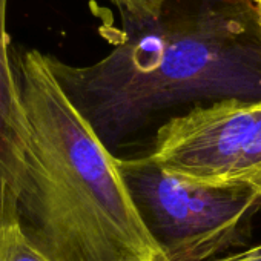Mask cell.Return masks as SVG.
<instances>
[{"mask_svg": "<svg viewBox=\"0 0 261 261\" xmlns=\"http://www.w3.org/2000/svg\"><path fill=\"white\" fill-rule=\"evenodd\" d=\"M123 27L115 48L92 65L45 54L63 92L109 149L166 109L261 100L253 0H166L159 17Z\"/></svg>", "mask_w": 261, "mask_h": 261, "instance_id": "6da1fadb", "label": "cell"}, {"mask_svg": "<svg viewBox=\"0 0 261 261\" xmlns=\"http://www.w3.org/2000/svg\"><path fill=\"white\" fill-rule=\"evenodd\" d=\"M28 120L19 221L49 261H172L121 160L77 111L37 49H13Z\"/></svg>", "mask_w": 261, "mask_h": 261, "instance_id": "7a4b0ae2", "label": "cell"}, {"mask_svg": "<svg viewBox=\"0 0 261 261\" xmlns=\"http://www.w3.org/2000/svg\"><path fill=\"white\" fill-rule=\"evenodd\" d=\"M127 183L149 227L172 261H206L229 244L261 201L241 189L180 181L146 159L121 160Z\"/></svg>", "mask_w": 261, "mask_h": 261, "instance_id": "3957f363", "label": "cell"}, {"mask_svg": "<svg viewBox=\"0 0 261 261\" xmlns=\"http://www.w3.org/2000/svg\"><path fill=\"white\" fill-rule=\"evenodd\" d=\"M259 120L261 100L194 106L159 127L152 152L145 159L180 181L230 189V177Z\"/></svg>", "mask_w": 261, "mask_h": 261, "instance_id": "277c9868", "label": "cell"}, {"mask_svg": "<svg viewBox=\"0 0 261 261\" xmlns=\"http://www.w3.org/2000/svg\"><path fill=\"white\" fill-rule=\"evenodd\" d=\"M7 8L8 0H0V130L27 145L30 127L13 65Z\"/></svg>", "mask_w": 261, "mask_h": 261, "instance_id": "5b68a950", "label": "cell"}, {"mask_svg": "<svg viewBox=\"0 0 261 261\" xmlns=\"http://www.w3.org/2000/svg\"><path fill=\"white\" fill-rule=\"evenodd\" d=\"M27 145L0 130V226L20 223L19 200Z\"/></svg>", "mask_w": 261, "mask_h": 261, "instance_id": "8992f818", "label": "cell"}, {"mask_svg": "<svg viewBox=\"0 0 261 261\" xmlns=\"http://www.w3.org/2000/svg\"><path fill=\"white\" fill-rule=\"evenodd\" d=\"M230 189L250 192L261 201V120L250 134L241 159L230 177Z\"/></svg>", "mask_w": 261, "mask_h": 261, "instance_id": "52a82bcc", "label": "cell"}, {"mask_svg": "<svg viewBox=\"0 0 261 261\" xmlns=\"http://www.w3.org/2000/svg\"><path fill=\"white\" fill-rule=\"evenodd\" d=\"M0 261H49L20 223L0 226Z\"/></svg>", "mask_w": 261, "mask_h": 261, "instance_id": "ba28073f", "label": "cell"}, {"mask_svg": "<svg viewBox=\"0 0 261 261\" xmlns=\"http://www.w3.org/2000/svg\"><path fill=\"white\" fill-rule=\"evenodd\" d=\"M123 22H145L160 16L166 0H111Z\"/></svg>", "mask_w": 261, "mask_h": 261, "instance_id": "9c48e42d", "label": "cell"}, {"mask_svg": "<svg viewBox=\"0 0 261 261\" xmlns=\"http://www.w3.org/2000/svg\"><path fill=\"white\" fill-rule=\"evenodd\" d=\"M217 261H261V258L253 256L247 250H243L240 253H235L232 256H227V258H223V259H217Z\"/></svg>", "mask_w": 261, "mask_h": 261, "instance_id": "30bf717a", "label": "cell"}, {"mask_svg": "<svg viewBox=\"0 0 261 261\" xmlns=\"http://www.w3.org/2000/svg\"><path fill=\"white\" fill-rule=\"evenodd\" d=\"M253 5H255V11H256V16H258V23H259V28H261V0H253Z\"/></svg>", "mask_w": 261, "mask_h": 261, "instance_id": "8fae6325", "label": "cell"}, {"mask_svg": "<svg viewBox=\"0 0 261 261\" xmlns=\"http://www.w3.org/2000/svg\"><path fill=\"white\" fill-rule=\"evenodd\" d=\"M247 252H249V253H252L253 256H258V258H261V244H259V246H256V247H252V249H249Z\"/></svg>", "mask_w": 261, "mask_h": 261, "instance_id": "7c38bea8", "label": "cell"}]
</instances>
